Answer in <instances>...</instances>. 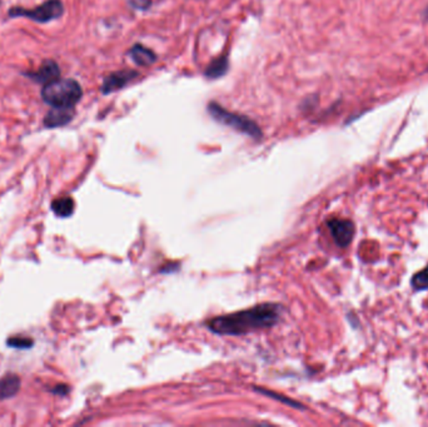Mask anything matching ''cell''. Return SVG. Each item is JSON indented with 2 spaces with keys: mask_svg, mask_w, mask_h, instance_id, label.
<instances>
[{
  "mask_svg": "<svg viewBox=\"0 0 428 427\" xmlns=\"http://www.w3.org/2000/svg\"><path fill=\"white\" fill-rule=\"evenodd\" d=\"M280 316L282 306L275 303H263L244 311L214 317L207 322V328L217 335L241 336L262 328H272L280 321Z\"/></svg>",
  "mask_w": 428,
  "mask_h": 427,
  "instance_id": "6da1fadb",
  "label": "cell"
},
{
  "mask_svg": "<svg viewBox=\"0 0 428 427\" xmlns=\"http://www.w3.org/2000/svg\"><path fill=\"white\" fill-rule=\"evenodd\" d=\"M83 97V90L75 80H57L44 85L42 98L53 108L75 109Z\"/></svg>",
  "mask_w": 428,
  "mask_h": 427,
  "instance_id": "7a4b0ae2",
  "label": "cell"
},
{
  "mask_svg": "<svg viewBox=\"0 0 428 427\" xmlns=\"http://www.w3.org/2000/svg\"><path fill=\"white\" fill-rule=\"evenodd\" d=\"M208 113L218 123L232 128V129L237 131V132L243 133V134L248 136V137L254 138V139H260L262 136H263L262 129L259 128L258 124L256 121L249 119L248 117L228 111L226 108H223L221 104H218L217 102H211L208 104Z\"/></svg>",
  "mask_w": 428,
  "mask_h": 427,
  "instance_id": "3957f363",
  "label": "cell"
},
{
  "mask_svg": "<svg viewBox=\"0 0 428 427\" xmlns=\"http://www.w3.org/2000/svg\"><path fill=\"white\" fill-rule=\"evenodd\" d=\"M64 6L62 0H47L42 6L34 9H24V8H11L9 16H26L38 23H48V21L58 19L63 16Z\"/></svg>",
  "mask_w": 428,
  "mask_h": 427,
  "instance_id": "277c9868",
  "label": "cell"
},
{
  "mask_svg": "<svg viewBox=\"0 0 428 427\" xmlns=\"http://www.w3.org/2000/svg\"><path fill=\"white\" fill-rule=\"evenodd\" d=\"M328 229L332 234L333 241L341 248L349 247L353 241L356 227L354 223L349 220L332 218L327 223Z\"/></svg>",
  "mask_w": 428,
  "mask_h": 427,
  "instance_id": "5b68a950",
  "label": "cell"
},
{
  "mask_svg": "<svg viewBox=\"0 0 428 427\" xmlns=\"http://www.w3.org/2000/svg\"><path fill=\"white\" fill-rule=\"evenodd\" d=\"M138 75H139V73L136 70H119V72L109 74L103 80L101 88V93L109 94V93H113L116 90H123L126 85L136 80Z\"/></svg>",
  "mask_w": 428,
  "mask_h": 427,
  "instance_id": "8992f818",
  "label": "cell"
},
{
  "mask_svg": "<svg viewBox=\"0 0 428 427\" xmlns=\"http://www.w3.org/2000/svg\"><path fill=\"white\" fill-rule=\"evenodd\" d=\"M27 75L29 78H32L34 82H37V83L48 85V83H50L53 80H59L60 69H59L58 64L53 62V60H45L40 65V68L38 69L37 72L28 73Z\"/></svg>",
  "mask_w": 428,
  "mask_h": 427,
  "instance_id": "52a82bcc",
  "label": "cell"
},
{
  "mask_svg": "<svg viewBox=\"0 0 428 427\" xmlns=\"http://www.w3.org/2000/svg\"><path fill=\"white\" fill-rule=\"evenodd\" d=\"M75 117V109L53 108L44 118V126L47 128L63 127Z\"/></svg>",
  "mask_w": 428,
  "mask_h": 427,
  "instance_id": "ba28073f",
  "label": "cell"
},
{
  "mask_svg": "<svg viewBox=\"0 0 428 427\" xmlns=\"http://www.w3.org/2000/svg\"><path fill=\"white\" fill-rule=\"evenodd\" d=\"M21 377L16 374H9L0 380V401L8 400L16 396L21 390Z\"/></svg>",
  "mask_w": 428,
  "mask_h": 427,
  "instance_id": "9c48e42d",
  "label": "cell"
},
{
  "mask_svg": "<svg viewBox=\"0 0 428 427\" xmlns=\"http://www.w3.org/2000/svg\"><path fill=\"white\" fill-rule=\"evenodd\" d=\"M128 54H129V57L132 58L134 63L142 65V67L152 65L157 60V55H155L153 50L144 47L142 44H136L134 47L131 48V50Z\"/></svg>",
  "mask_w": 428,
  "mask_h": 427,
  "instance_id": "30bf717a",
  "label": "cell"
},
{
  "mask_svg": "<svg viewBox=\"0 0 428 427\" xmlns=\"http://www.w3.org/2000/svg\"><path fill=\"white\" fill-rule=\"evenodd\" d=\"M50 207L55 216L67 218L75 213V202L72 197H60V198H55Z\"/></svg>",
  "mask_w": 428,
  "mask_h": 427,
  "instance_id": "8fae6325",
  "label": "cell"
},
{
  "mask_svg": "<svg viewBox=\"0 0 428 427\" xmlns=\"http://www.w3.org/2000/svg\"><path fill=\"white\" fill-rule=\"evenodd\" d=\"M228 67H229V63H228L227 55H222L219 58L212 60L204 70V75L208 80H218L227 73Z\"/></svg>",
  "mask_w": 428,
  "mask_h": 427,
  "instance_id": "7c38bea8",
  "label": "cell"
},
{
  "mask_svg": "<svg viewBox=\"0 0 428 427\" xmlns=\"http://www.w3.org/2000/svg\"><path fill=\"white\" fill-rule=\"evenodd\" d=\"M411 286L415 291L428 290V264L422 271L413 274Z\"/></svg>",
  "mask_w": 428,
  "mask_h": 427,
  "instance_id": "4fadbf2b",
  "label": "cell"
},
{
  "mask_svg": "<svg viewBox=\"0 0 428 427\" xmlns=\"http://www.w3.org/2000/svg\"><path fill=\"white\" fill-rule=\"evenodd\" d=\"M6 345L11 348H21L27 350L34 346V340L27 336H13V337L6 340Z\"/></svg>",
  "mask_w": 428,
  "mask_h": 427,
  "instance_id": "5bb4252c",
  "label": "cell"
},
{
  "mask_svg": "<svg viewBox=\"0 0 428 427\" xmlns=\"http://www.w3.org/2000/svg\"><path fill=\"white\" fill-rule=\"evenodd\" d=\"M256 391H258L259 394H262V395L270 396L272 399L280 401L282 404H285V405H290V406L295 407V409H302L301 404H298L296 401L290 400V399H287L285 396L278 395V394L272 392V391L262 390V389H258V387H256Z\"/></svg>",
  "mask_w": 428,
  "mask_h": 427,
  "instance_id": "9a60e30c",
  "label": "cell"
},
{
  "mask_svg": "<svg viewBox=\"0 0 428 427\" xmlns=\"http://www.w3.org/2000/svg\"><path fill=\"white\" fill-rule=\"evenodd\" d=\"M129 3L132 4L133 8L137 9H147L150 6V0H129Z\"/></svg>",
  "mask_w": 428,
  "mask_h": 427,
  "instance_id": "2e32d148",
  "label": "cell"
},
{
  "mask_svg": "<svg viewBox=\"0 0 428 427\" xmlns=\"http://www.w3.org/2000/svg\"><path fill=\"white\" fill-rule=\"evenodd\" d=\"M68 386L58 385L55 386V389H53V390H52V392H53V394H55V395L65 396L67 395V394H68Z\"/></svg>",
  "mask_w": 428,
  "mask_h": 427,
  "instance_id": "e0dca14e",
  "label": "cell"
},
{
  "mask_svg": "<svg viewBox=\"0 0 428 427\" xmlns=\"http://www.w3.org/2000/svg\"><path fill=\"white\" fill-rule=\"evenodd\" d=\"M424 19L428 21V6L426 8V11H424Z\"/></svg>",
  "mask_w": 428,
  "mask_h": 427,
  "instance_id": "ac0fdd59",
  "label": "cell"
}]
</instances>
